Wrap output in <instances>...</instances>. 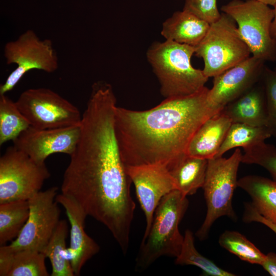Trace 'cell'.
I'll return each instance as SVG.
<instances>
[{
	"label": "cell",
	"mask_w": 276,
	"mask_h": 276,
	"mask_svg": "<svg viewBox=\"0 0 276 276\" xmlns=\"http://www.w3.org/2000/svg\"><path fill=\"white\" fill-rule=\"evenodd\" d=\"M261 266L270 275L276 276V253L270 252L266 254Z\"/></svg>",
	"instance_id": "cell-32"
},
{
	"label": "cell",
	"mask_w": 276,
	"mask_h": 276,
	"mask_svg": "<svg viewBox=\"0 0 276 276\" xmlns=\"http://www.w3.org/2000/svg\"><path fill=\"white\" fill-rule=\"evenodd\" d=\"M271 136L270 132L266 126L232 123L215 157L222 156L226 152L234 148H244L265 142Z\"/></svg>",
	"instance_id": "cell-23"
},
{
	"label": "cell",
	"mask_w": 276,
	"mask_h": 276,
	"mask_svg": "<svg viewBox=\"0 0 276 276\" xmlns=\"http://www.w3.org/2000/svg\"><path fill=\"white\" fill-rule=\"evenodd\" d=\"M117 99L104 81L92 85L80 135L63 174L61 193L110 232L123 252L129 245L135 203L114 129Z\"/></svg>",
	"instance_id": "cell-1"
},
{
	"label": "cell",
	"mask_w": 276,
	"mask_h": 276,
	"mask_svg": "<svg viewBox=\"0 0 276 276\" xmlns=\"http://www.w3.org/2000/svg\"><path fill=\"white\" fill-rule=\"evenodd\" d=\"M189 206L187 196L175 190L166 195L155 211L148 234L142 239L136 266L145 269L162 256L176 258L179 254L184 236L179 224Z\"/></svg>",
	"instance_id": "cell-4"
},
{
	"label": "cell",
	"mask_w": 276,
	"mask_h": 276,
	"mask_svg": "<svg viewBox=\"0 0 276 276\" xmlns=\"http://www.w3.org/2000/svg\"><path fill=\"white\" fill-rule=\"evenodd\" d=\"M221 10L235 20L251 56L265 62L276 61V42L270 33L273 9L256 0H232Z\"/></svg>",
	"instance_id": "cell-7"
},
{
	"label": "cell",
	"mask_w": 276,
	"mask_h": 276,
	"mask_svg": "<svg viewBox=\"0 0 276 276\" xmlns=\"http://www.w3.org/2000/svg\"><path fill=\"white\" fill-rule=\"evenodd\" d=\"M261 3H263L269 6L274 7L276 4V0H256Z\"/></svg>",
	"instance_id": "cell-34"
},
{
	"label": "cell",
	"mask_w": 276,
	"mask_h": 276,
	"mask_svg": "<svg viewBox=\"0 0 276 276\" xmlns=\"http://www.w3.org/2000/svg\"><path fill=\"white\" fill-rule=\"evenodd\" d=\"M258 84L222 110L232 123L266 127L267 111L264 89L262 84Z\"/></svg>",
	"instance_id": "cell-17"
},
{
	"label": "cell",
	"mask_w": 276,
	"mask_h": 276,
	"mask_svg": "<svg viewBox=\"0 0 276 276\" xmlns=\"http://www.w3.org/2000/svg\"><path fill=\"white\" fill-rule=\"evenodd\" d=\"M210 26L206 21L182 9L163 23L161 35L165 40L196 47L204 37Z\"/></svg>",
	"instance_id": "cell-18"
},
{
	"label": "cell",
	"mask_w": 276,
	"mask_h": 276,
	"mask_svg": "<svg viewBox=\"0 0 276 276\" xmlns=\"http://www.w3.org/2000/svg\"><path fill=\"white\" fill-rule=\"evenodd\" d=\"M243 220L245 222H256L264 224L276 234V224L270 222L261 216L250 203L245 204Z\"/></svg>",
	"instance_id": "cell-31"
},
{
	"label": "cell",
	"mask_w": 276,
	"mask_h": 276,
	"mask_svg": "<svg viewBox=\"0 0 276 276\" xmlns=\"http://www.w3.org/2000/svg\"><path fill=\"white\" fill-rule=\"evenodd\" d=\"M126 169L145 216L143 239L148 233L160 201L166 195L176 190V187L168 169L164 165L131 166L126 167Z\"/></svg>",
	"instance_id": "cell-13"
},
{
	"label": "cell",
	"mask_w": 276,
	"mask_h": 276,
	"mask_svg": "<svg viewBox=\"0 0 276 276\" xmlns=\"http://www.w3.org/2000/svg\"><path fill=\"white\" fill-rule=\"evenodd\" d=\"M30 126L16 102L6 94L0 95V145L13 142Z\"/></svg>",
	"instance_id": "cell-24"
},
{
	"label": "cell",
	"mask_w": 276,
	"mask_h": 276,
	"mask_svg": "<svg viewBox=\"0 0 276 276\" xmlns=\"http://www.w3.org/2000/svg\"><path fill=\"white\" fill-rule=\"evenodd\" d=\"M238 187L250 197V203L266 219L276 224V181L263 176L249 175L238 180Z\"/></svg>",
	"instance_id": "cell-20"
},
{
	"label": "cell",
	"mask_w": 276,
	"mask_h": 276,
	"mask_svg": "<svg viewBox=\"0 0 276 276\" xmlns=\"http://www.w3.org/2000/svg\"><path fill=\"white\" fill-rule=\"evenodd\" d=\"M209 88L165 98L155 107L136 111L117 106L114 129L126 167L159 164L170 167L187 152L201 125L219 112L209 104Z\"/></svg>",
	"instance_id": "cell-2"
},
{
	"label": "cell",
	"mask_w": 276,
	"mask_h": 276,
	"mask_svg": "<svg viewBox=\"0 0 276 276\" xmlns=\"http://www.w3.org/2000/svg\"><path fill=\"white\" fill-rule=\"evenodd\" d=\"M80 124L72 126L37 129L30 126L13 141V145L39 163H45L51 155L74 152L80 135Z\"/></svg>",
	"instance_id": "cell-14"
},
{
	"label": "cell",
	"mask_w": 276,
	"mask_h": 276,
	"mask_svg": "<svg viewBox=\"0 0 276 276\" xmlns=\"http://www.w3.org/2000/svg\"><path fill=\"white\" fill-rule=\"evenodd\" d=\"M273 7L274 16L273 20L272 22L270 33L272 38L276 42V4Z\"/></svg>",
	"instance_id": "cell-33"
},
{
	"label": "cell",
	"mask_w": 276,
	"mask_h": 276,
	"mask_svg": "<svg viewBox=\"0 0 276 276\" xmlns=\"http://www.w3.org/2000/svg\"><path fill=\"white\" fill-rule=\"evenodd\" d=\"M195 53V47L169 40L154 42L148 48L147 60L165 98L191 95L205 87L209 78L191 63Z\"/></svg>",
	"instance_id": "cell-3"
},
{
	"label": "cell",
	"mask_w": 276,
	"mask_h": 276,
	"mask_svg": "<svg viewBox=\"0 0 276 276\" xmlns=\"http://www.w3.org/2000/svg\"><path fill=\"white\" fill-rule=\"evenodd\" d=\"M56 200L64 208L71 225L70 245L64 250L63 257L70 261L75 275H79L82 268L99 251L100 247L85 231L87 215L81 206L62 193L57 195Z\"/></svg>",
	"instance_id": "cell-15"
},
{
	"label": "cell",
	"mask_w": 276,
	"mask_h": 276,
	"mask_svg": "<svg viewBox=\"0 0 276 276\" xmlns=\"http://www.w3.org/2000/svg\"><path fill=\"white\" fill-rule=\"evenodd\" d=\"M195 54L202 59V71L209 78L222 73L251 55L236 22L223 12L210 24L205 36L195 47Z\"/></svg>",
	"instance_id": "cell-6"
},
{
	"label": "cell",
	"mask_w": 276,
	"mask_h": 276,
	"mask_svg": "<svg viewBox=\"0 0 276 276\" xmlns=\"http://www.w3.org/2000/svg\"><path fill=\"white\" fill-rule=\"evenodd\" d=\"M58 190L52 187L28 200V218L17 238L8 245L9 248L43 252L60 221L61 211L56 200Z\"/></svg>",
	"instance_id": "cell-11"
},
{
	"label": "cell",
	"mask_w": 276,
	"mask_h": 276,
	"mask_svg": "<svg viewBox=\"0 0 276 276\" xmlns=\"http://www.w3.org/2000/svg\"><path fill=\"white\" fill-rule=\"evenodd\" d=\"M242 153L237 148L228 158L215 157L208 159L203 189L206 204L205 219L196 233L200 240L205 239L215 221L226 216L236 221L232 200L238 187L237 173Z\"/></svg>",
	"instance_id": "cell-5"
},
{
	"label": "cell",
	"mask_w": 276,
	"mask_h": 276,
	"mask_svg": "<svg viewBox=\"0 0 276 276\" xmlns=\"http://www.w3.org/2000/svg\"><path fill=\"white\" fill-rule=\"evenodd\" d=\"M208 159L185 155L168 169L176 187L188 196L202 188L206 175Z\"/></svg>",
	"instance_id": "cell-21"
},
{
	"label": "cell",
	"mask_w": 276,
	"mask_h": 276,
	"mask_svg": "<svg viewBox=\"0 0 276 276\" xmlns=\"http://www.w3.org/2000/svg\"><path fill=\"white\" fill-rule=\"evenodd\" d=\"M45 255L31 250H12L0 246L1 276H48Z\"/></svg>",
	"instance_id": "cell-19"
},
{
	"label": "cell",
	"mask_w": 276,
	"mask_h": 276,
	"mask_svg": "<svg viewBox=\"0 0 276 276\" xmlns=\"http://www.w3.org/2000/svg\"><path fill=\"white\" fill-rule=\"evenodd\" d=\"M45 163H39L15 146L0 158V203L29 200L50 177Z\"/></svg>",
	"instance_id": "cell-8"
},
{
	"label": "cell",
	"mask_w": 276,
	"mask_h": 276,
	"mask_svg": "<svg viewBox=\"0 0 276 276\" xmlns=\"http://www.w3.org/2000/svg\"><path fill=\"white\" fill-rule=\"evenodd\" d=\"M275 69H276V68H275Z\"/></svg>",
	"instance_id": "cell-35"
},
{
	"label": "cell",
	"mask_w": 276,
	"mask_h": 276,
	"mask_svg": "<svg viewBox=\"0 0 276 276\" xmlns=\"http://www.w3.org/2000/svg\"><path fill=\"white\" fill-rule=\"evenodd\" d=\"M218 242L221 247L243 261L262 265L265 260L266 255L238 232L225 231L220 235Z\"/></svg>",
	"instance_id": "cell-27"
},
{
	"label": "cell",
	"mask_w": 276,
	"mask_h": 276,
	"mask_svg": "<svg viewBox=\"0 0 276 276\" xmlns=\"http://www.w3.org/2000/svg\"><path fill=\"white\" fill-rule=\"evenodd\" d=\"M4 52L6 63L15 64L17 66L1 85L0 95L13 89L31 70L52 73L58 68V56L51 40H41L32 30H28L16 40L7 42Z\"/></svg>",
	"instance_id": "cell-9"
},
{
	"label": "cell",
	"mask_w": 276,
	"mask_h": 276,
	"mask_svg": "<svg viewBox=\"0 0 276 276\" xmlns=\"http://www.w3.org/2000/svg\"><path fill=\"white\" fill-rule=\"evenodd\" d=\"M183 10L211 24L221 16L217 0H185Z\"/></svg>",
	"instance_id": "cell-30"
},
{
	"label": "cell",
	"mask_w": 276,
	"mask_h": 276,
	"mask_svg": "<svg viewBox=\"0 0 276 276\" xmlns=\"http://www.w3.org/2000/svg\"><path fill=\"white\" fill-rule=\"evenodd\" d=\"M67 233V221L60 220L42 252L51 263V276L75 275L70 261L63 257Z\"/></svg>",
	"instance_id": "cell-25"
},
{
	"label": "cell",
	"mask_w": 276,
	"mask_h": 276,
	"mask_svg": "<svg viewBox=\"0 0 276 276\" xmlns=\"http://www.w3.org/2000/svg\"><path fill=\"white\" fill-rule=\"evenodd\" d=\"M15 102L30 126L35 128H61L81 123L82 114L79 109L50 88L28 89Z\"/></svg>",
	"instance_id": "cell-10"
},
{
	"label": "cell",
	"mask_w": 276,
	"mask_h": 276,
	"mask_svg": "<svg viewBox=\"0 0 276 276\" xmlns=\"http://www.w3.org/2000/svg\"><path fill=\"white\" fill-rule=\"evenodd\" d=\"M232 123L228 117L221 111L209 118L194 135L187 154L206 159L215 157Z\"/></svg>",
	"instance_id": "cell-16"
},
{
	"label": "cell",
	"mask_w": 276,
	"mask_h": 276,
	"mask_svg": "<svg viewBox=\"0 0 276 276\" xmlns=\"http://www.w3.org/2000/svg\"><path fill=\"white\" fill-rule=\"evenodd\" d=\"M265 63L251 56L214 77L213 85L207 95L210 105L220 112L227 104L250 89L261 81Z\"/></svg>",
	"instance_id": "cell-12"
},
{
	"label": "cell",
	"mask_w": 276,
	"mask_h": 276,
	"mask_svg": "<svg viewBox=\"0 0 276 276\" xmlns=\"http://www.w3.org/2000/svg\"><path fill=\"white\" fill-rule=\"evenodd\" d=\"M261 81L263 85L267 111L266 127L276 138V69L265 66Z\"/></svg>",
	"instance_id": "cell-29"
},
{
	"label": "cell",
	"mask_w": 276,
	"mask_h": 276,
	"mask_svg": "<svg viewBox=\"0 0 276 276\" xmlns=\"http://www.w3.org/2000/svg\"><path fill=\"white\" fill-rule=\"evenodd\" d=\"M242 163L259 165L266 169L276 181V147L265 142L243 149Z\"/></svg>",
	"instance_id": "cell-28"
},
{
	"label": "cell",
	"mask_w": 276,
	"mask_h": 276,
	"mask_svg": "<svg viewBox=\"0 0 276 276\" xmlns=\"http://www.w3.org/2000/svg\"><path fill=\"white\" fill-rule=\"evenodd\" d=\"M28 200L0 203V246L16 239L29 215Z\"/></svg>",
	"instance_id": "cell-22"
},
{
	"label": "cell",
	"mask_w": 276,
	"mask_h": 276,
	"mask_svg": "<svg viewBox=\"0 0 276 276\" xmlns=\"http://www.w3.org/2000/svg\"><path fill=\"white\" fill-rule=\"evenodd\" d=\"M175 263L180 265L195 266L207 275H235L233 273L220 268L197 251L194 245L193 234L190 229L185 231L182 246L179 255L176 258Z\"/></svg>",
	"instance_id": "cell-26"
}]
</instances>
